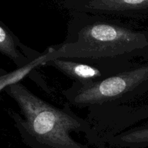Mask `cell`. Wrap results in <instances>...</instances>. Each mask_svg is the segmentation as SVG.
I'll list each match as a JSON object with an SVG mask.
<instances>
[{
	"instance_id": "6da1fadb",
	"label": "cell",
	"mask_w": 148,
	"mask_h": 148,
	"mask_svg": "<svg viewBox=\"0 0 148 148\" xmlns=\"http://www.w3.org/2000/svg\"><path fill=\"white\" fill-rule=\"evenodd\" d=\"M56 59L94 61L148 59V31L112 17L73 12L66 40L51 47Z\"/></svg>"
},
{
	"instance_id": "7a4b0ae2",
	"label": "cell",
	"mask_w": 148,
	"mask_h": 148,
	"mask_svg": "<svg viewBox=\"0 0 148 148\" xmlns=\"http://www.w3.org/2000/svg\"><path fill=\"white\" fill-rule=\"evenodd\" d=\"M20 107L24 118L15 116L22 135L33 148H89L75 141L72 132H90L86 119L78 116L66 103L57 108L33 94L20 83L5 88Z\"/></svg>"
},
{
	"instance_id": "3957f363",
	"label": "cell",
	"mask_w": 148,
	"mask_h": 148,
	"mask_svg": "<svg viewBox=\"0 0 148 148\" xmlns=\"http://www.w3.org/2000/svg\"><path fill=\"white\" fill-rule=\"evenodd\" d=\"M148 92V59L100 82L82 85L73 82L62 92L70 105L78 108L122 105Z\"/></svg>"
},
{
	"instance_id": "277c9868",
	"label": "cell",
	"mask_w": 148,
	"mask_h": 148,
	"mask_svg": "<svg viewBox=\"0 0 148 148\" xmlns=\"http://www.w3.org/2000/svg\"><path fill=\"white\" fill-rule=\"evenodd\" d=\"M85 119L90 130L86 135L90 143L103 145L111 137L124 132V130L148 119V105L131 106L122 105L97 106L88 108Z\"/></svg>"
},
{
	"instance_id": "5b68a950",
	"label": "cell",
	"mask_w": 148,
	"mask_h": 148,
	"mask_svg": "<svg viewBox=\"0 0 148 148\" xmlns=\"http://www.w3.org/2000/svg\"><path fill=\"white\" fill-rule=\"evenodd\" d=\"M134 63V62L124 60L56 59L49 61L44 66L55 68L75 83L87 85L123 72L132 66Z\"/></svg>"
},
{
	"instance_id": "8992f818",
	"label": "cell",
	"mask_w": 148,
	"mask_h": 148,
	"mask_svg": "<svg viewBox=\"0 0 148 148\" xmlns=\"http://www.w3.org/2000/svg\"><path fill=\"white\" fill-rule=\"evenodd\" d=\"M65 6L73 12L124 21L148 18V0H66Z\"/></svg>"
},
{
	"instance_id": "52a82bcc",
	"label": "cell",
	"mask_w": 148,
	"mask_h": 148,
	"mask_svg": "<svg viewBox=\"0 0 148 148\" xmlns=\"http://www.w3.org/2000/svg\"><path fill=\"white\" fill-rule=\"evenodd\" d=\"M0 52L10 58L17 68L25 66L42 53L23 45L5 26L0 23Z\"/></svg>"
},
{
	"instance_id": "ba28073f",
	"label": "cell",
	"mask_w": 148,
	"mask_h": 148,
	"mask_svg": "<svg viewBox=\"0 0 148 148\" xmlns=\"http://www.w3.org/2000/svg\"><path fill=\"white\" fill-rule=\"evenodd\" d=\"M51 60V47L42 53L40 56L33 59V61L26 64L25 66L17 68L14 71L0 76V91L5 89L10 85L19 83L20 81L26 77H30V74L36 71V68L44 66L46 62Z\"/></svg>"
},
{
	"instance_id": "9c48e42d",
	"label": "cell",
	"mask_w": 148,
	"mask_h": 148,
	"mask_svg": "<svg viewBox=\"0 0 148 148\" xmlns=\"http://www.w3.org/2000/svg\"><path fill=\"white\" fill-rule=\"evenodd\" d=\"M108 143L112 145L130 148L148 147V121L141 127L131 129L111 137Z\"/></svg>"
}]
</instances>
